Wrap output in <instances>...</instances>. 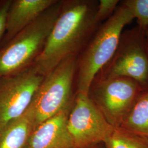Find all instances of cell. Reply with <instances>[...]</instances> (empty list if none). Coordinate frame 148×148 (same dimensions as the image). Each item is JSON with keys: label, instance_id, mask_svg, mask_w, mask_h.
Segmentation results:
<instances>
[{"label": "cell", "instance_id": "8fae6325", "mask_svg": "<svg viewBox=\"0 0 148 148\" xmlns=\"http://www.w3.org/2000/svg\"><path fill=\"white\" fill-rule=\"evenodd\" d=\"M34 130V121L27 108L21 116L0 127V148H25Z\"/></svg>", "mask_w": 148, "mask_h": 148}, {"label": "cell", "instance_id": "9a60e30c", "mask_svg": "<svg viewBox=\"0 0 148 148\" xmlns=\"http://www.w3.org/2000/svg\"><path fill=\"white\" fill-rule=\"evenodd\" d=\"M118 0H100L98 1L95 13L97 22L101 24L113 15L119 3Z\"/></svg>", "mask_w": 148, "mask_h": 148}, {"label": "cell", "instance_id": "52a82bcc", "mask_svg": "<svg viewBox=\"0 0 148 148\" xmlns=\"http://www.w3.org/2000/svg\"><path fill=\"white\" fill-rule=\"evenodd\" d=\"M67 128L75 148H92L104 143L115 128L107 121L88 93L76 92Z\"/></svg>", "mask_w": 148, "mask_h": 148}, {"label": "cell", "instance_id": "6da1fadb", "mask_svg": "<svg viewBox=\"0 0 148 148\" xmlns=\"http://www.w3.org/2000/svg\"><path fill=\"white\" fill-rule=\"evenodd\" d=\"M98 3L93 0L63 1L60 13L34 64L39 74L46 76L64 59L79 56L101 25L95 19Z\"/></svg>", "mask_w": 148, "mask_h": 148}, {"label": "cell", "instance_id": "7a4b0ae2", "mask_svg": "<svg viewBox=\"0 0 148 148\" xmlns=\"http://www.w3.org/2000/svg\"><path fill=\"white\" fill-rule=\"evenodd\" d=\"M133 19L132 13L120 3L113 15L96 30L78 57L76 92L88 93L95 76L115 52L123 28Z\"/></svg>", "mask_w": 148, "mask_h": 148}, {"label": "cell", "instance_id": "e0dca14e", "mask_svg": "<svg viewBox=\"0 0 148 148\" xmlns=\"http://www.w3.org/2000/svg\"><path fill=\"white\" fill-rule=\"evenodd\" d=\"M145 36H146V38H147L148 44V28L146 30H145Z\"/></svg>", "mask_w": 148, "mask_h": 148}, {"label": "cell", "instance_id": "5bb4252c", "mask_svg": "<svg viewBox=\"0 0 148 148\" xmlns=\"http://www.w3.org/2000/svg\"><path fill=\"white\" fill-rule=\"evenodd\" d=\"M136 19L138 26L143 30L148 28V0H125L121 2Z\"/></svg>", "mask_w": 148, "mask_h": 148}, {"label": "cell", "instance_id": "3957f363", "mask_svg": "<svg viewBox=\"0 0 148 148\" xmlns=\"http://www.w3.org/2000/svg\"><path fill=\"white\" fill-rule=\"evenodd\" d=\"M59 1L0 48V76L15 74L32 65L42 51L48 36L60 13Z\"/></svg>", "mask_w": 148, "mask_h": 148}, {"label": "cell", "instance_id": "ac0fdd59", "mask_svg": "<svg viewBox=\"0 0 148 148\" xmlns=\"http://www.w3.org/2000/svg\"><path fill=\"white\" fill-rule=\"evenodd\" d=\"M95 148V147H93V148Z\"/></svg>", "mask_w": 148, "mask_h": 148}, {"label": "cell", "instance_id": "9c48e42d", "mask_svg": "<svg viewBox=\"0 0 148 148\" xmlns=\"http://www.w3.org/2000/svg\"><path fill=\"white\" fill-rule=\"evenodd\" d=\"M72 106L37 126L25 148H75L67 128L68 118Z\"/></svg>", "mask_w": 148, "mask_h": 148}, {"label": "cell", "instance_id": "ba28073f", "mask_svg": "<svg viewBox=\"0 0 148 148\" xmlns=\"http://www.w3.org/2000/svg\"><path fill=\"white\" fill-rule=\"evenodd\" d=\"M44 77L34 64L17 73L0 76V127L24 113Z\"/></svg>", "mask_w": 148, "mask_h": 148}, {"label": "cell", "instance_id": "4fadbf2b", "mask_svg": "<svg viewBox=\"0 0 148 148\" xmlns=\"http://www.w3.org/2000/svg\"><path fill=\"white\" fill-rule=\"evenodd\" d=\"M104 144L106 148H148V138L115 128Z\"/></svg>", "mask_w": 148, "mask_h": 148}, {"label": "cell", "instance_id": "5b68a950", "mask_svg": "<svg viewBox=\"0 0 148 148\" xmlns=\"http://www.w3.org/2000/svg\"><path fill=\"white\" fill-rule=\"evenodd\" d=\"M125 77L135 80L148 92V44L145 30L136 26L122 32L111 59L94 79Z\"/></svg>", "mask_w": 148, "mask_h": 148}, {"label": "cell", "instance_id": "7c38bea8", "mask_svg": "<svg viewBox=\"0 0 148 148\" xmlns=\"http://www.w3.org/2000/svg\"><path fill=\"white\" fill-rule=\"evenodd\" d=\"M119 127L148 138V92L138 99Z\"/></svg>", "mask_w": 148, "mask_h": 148}, {"label": "cell", "instance_id": "30bf717a", "mask_svg": "<svg viewBox=\"0 0 148 148\" xmlns=\"http://www.w3.org/2000/svg\"><path fill=\"white\" fill-rule=\"evenodd\" d=\"M58 0H12L7 13L5 32L0 42L4 46Z\"/></svg>", "mask_w": 148, "mask_h": 148}, {"label": "cell", "instance_id": "277c9868", "mask_svg": "<svg viewBox=\"0 0 148 148\" xmlns=\"http://www.w3.org/2000/svg\"><path fill=\"white\" fill-rule=\"evenodd\" d=\"M78 56L64 59L46 76L39 86L28 109L34 119L35 128L40 124L71 106L73 88Z\"/></svg>", "mask_w": 148, "mask_h": 148}, {"label": "cell", "instance_id": "2e32d148", "mask_svg": "<svg viewBox=\"0 0 148 148\" xmlns=\"http://www.w3.org/2000/svg\"><path fill=\"white\" fill-rule=\"evenodd\" d=\"M8 5L5 3L0 4V42L5 32V20Z\"/></svg>", "mask_w": 148, "mask_h": 148}, {"label": "cell", "instance_id": "8992f818", "mask_svg": "<svg viewBox=\"0 0 148 148\" xmlns=\"http://www.w3.org/2000/svg\"><path fill=\"white\" fill-rule=\"evenodd\" d=\"M144 92L135 80L119 77L93 79L88 93L107 121L117 128Z\"/></svg>", "mask_w": 148, "mask_h": 148}]
</instances>
